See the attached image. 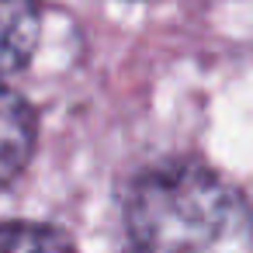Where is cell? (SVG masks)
<instances>
[{"mask_svg": "<svg viewBox=\"0 0 253 253\" xmlns=\"http://www.w3.org/2000/svg\"><path fill=\"white\" fill-rule=\"evenodd\" d=\"M239 218V194L201 163L156 167L125 201V229L139 253H208Z\"/></svg>", "mask_w": 253, "mask_h": 253, "instance_id": "cell-1", "label": "cell"}, {"mask_svg": "<svg viewBox=\"0 0 253 253\" xmlns=\"http://www.w3.org/2000/svg\"><path fill=\"white\" fill-rule=\"evenodd\" d=\"M35 139H39V122L32 104L18 90L0 84V191L21 177V170L35 153Z\"/></svg>", "mask_w": 253, "mask_h": 253, "instance_id": "cell-2", "label": "cell"}, {"mask_svg": "<svg viewBox=\"0 0 253 253\" xmlns=\"http://www.w3.org/2000/svg\"><path fill=\"white\" fill-rule=\"evenodd\" d=\"M42 32L39 0H0V80L25 70Z\"/></svg>", "mask_w": 253, "mask_h": 253, "instance_id": "cell-3", "label": "cell"}, {"mask_svg": "<svg viewBox=\"0 0 253 253\" xmlns=\"http://www.w3.org/2000/svg\"><path fill=\"white\" fill-rule=\"evenodd\" d=\"M0 253H77V243L45 222H11L0 225Z\"/></svg>", "mask_w": 253, "mask_h": 253, "instance_id": "cell-4", "label": "cell"}]
</instances>
